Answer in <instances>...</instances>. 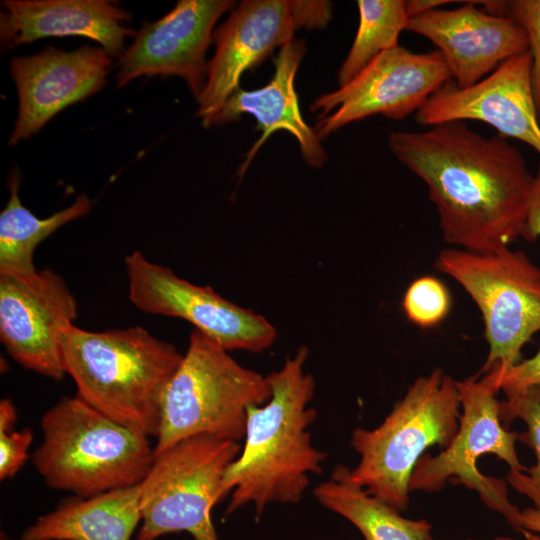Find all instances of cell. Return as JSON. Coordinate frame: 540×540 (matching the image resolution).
Masks as SVG:
<instances>
[{
  "mask_svg": "<svg viewBox=\"0 0 540 540\" xmlns=\"http://www.w3.org/2000/svg\"><path fill=\"white\" fill-rule=\"evenodd\" d=\"M480 380L495 392L540 384V347L532 357L520 360L503 372L485 374Z\"/></svg>",
  "mask_w": 540,
  "mask_h": 540,
  "instance_id": "cell-28",
  "label": "cell"
},
{
  "mask_svg": "<svg viewBox=\"0 0 540 540\" xmlns=\"http://www.w3.org/2000/svg\"><path fill=\"white\" fill-rule=\"evenodd\" d=\"M129 299L149 314L181 318L225 350L262 352L276 336L263 316L223 298L209 286H198L171 269L134 251L124 260Z\"/></svg>",
  "mask_w": 540,
  "mask_h": 540,
  "instance_id": "cell-12",
  "label": "cell"
},
{
  "mask_svg": "<svg viewBox=\"0 0 540 540\" xmlns=\"http://www.w3.org/2000/svg\"><path fill=\"white\" fill-rule=\"evenodd\" d=\"M455 280L481 312L489 353L479 374L507 370L540 331V268L524 251L506 247L471 252L448 247L434 262Z\"/></svg>",
  "mask_w": 540,
  "mask_h": 540,
  "instance_id": "cell-7",
  "label": "cell"
},
{
  "mask_svg": "<svg viewBox=\"0 0 540 540\" xmlns=\"http://www.w3.org/2000/svg\"><path fill=\"white\" fill-rule=\"evenodd\" d=\"M538 237H540V163L534 175L522 234V238L527 241H534Z\"/></svg>",
  "mask_w": 540,
  "mask_h": 540,
  "instance_id": "cell-29",
  "label": "cell"
},
{
  "mask_svg": "<svg viewBox=\"0 0 540 540\" xmlns=\"http://www.w3.org/2000/svg\"><path fill=\"white\" fill-rule=\"evenodd\" d=\"M308 354L301 346L267 375L270 399L248 407L244 446L221 485V500L231 493L226 515L249 504L257 517L270 504H296L308 488L309 475L322 473L327 454L313 446L308 430L317 417L309 406L315 381L304 370Z\"/></svg>",
  "mask_w": 540,
  "mask_h": 540,
  "instance_id": "cell-2",
  "label": "cell"
},
{
  "mask_svg": "<svg viewBox=\"0 0 540 540\" xmlns=\"http://www.w3.org/2000/svg\"><path fill=\"white\" fill-rule=\"evenodd\" d=\"M504 393L506 399L498 401L501 423L507 428L515 419L523 420L527 432L519 433L518 440L529 445L536 455L534 466L521 472L509 470L505 480L540 510V384Z\"/></svg>",
  "mask_w": 540,
  "mask_h": 540,
  "instance_id": "cell-24",
  "label": "cell"
},
{
  "mask_svg": "<svg viewBox=\"0 0 540 540\" xmlns=\"http://www.w3.org/2000/svg\"><path fill=\"white\" fill-rule=\"evenodd\" d=\"M451 74L439 50L413 52L397 46L373 59L355 78L312 104L320 111L314 131L320 140L345 125L380 114L402 120L414 114Z\"/></svg>",
  "mask_w": 540,
  "mask_h": 540,
  "instance_id": "cell-11",
  "label": "cell"
},
{
  "mask_svg": "<svg viewBox=\"0 0 540 540\" xmlns=\"http://www.w3.org/2000/svg\"><path fill=\"white\" fill-rule=\"evenodd\" d=\"M1 540H9L5 533H1Z\"/></svg>",
  "mask_w": 540,
  "mask_h": 540,
  "instance_id": "cell-35",
  "label": "cell"
},
{
  "mask_svg": "<svg viewBox=\"0 0 540 540\" xmlns=\"http://www.w3.org/2000/svg\"><path fill=\"white\" fill-rule=\"evenodd\" d=\"M505 16L512 18L526 33L532 57V85L540 121V0L506 1Z\"/></svg>",
  "mask_w": 540,
  "mask_h": 540,
  "instance_id": "cell-26",
  "label": "cell"
},
{
  "mask_svg": "<svg viewBox=\"0 0 540 540\" xmlns=\"http://www.w3.org/2000/svg\"><path fill=\"white\" fill-rule=\"evenodd\" d=\"M33 440L30 428L0 429V480L14 477L24 466Z\"/></svg>",
  "mask_w": 540,
  "mask_h": 540,
  "instance_id": "cell-27",
  "label": "cell"
},
{
  "mask_svg": "<svg viewBox=\"0 0 540 540\" xmlns=\"http://www.w3.org/2000/svg\"><path fill=\"white\" fill-rule=\"evenodd\" d=\"M42 441L32 460L47 486L92 497L139 485L154 458L149 436L64 396L40 422Z\"/></svg>",
  "mask_w": 540,
  "mask_h": 540,
  "instance_id": "cell-4",
  "label": "cell"
},
{
  "mask_svg": "<svg viewBox=\"0 0 540 540\" xmlns=\"http://www.w3.org/2000/svg\"><path fill=\"white\" fill-rule=\"evenodd\" d=\"M348 470L338 465L328 480L313 489L314 497L323 507L352 523L365 540H435L427 520L403 517L352 483Z\"/></svg>",
  "mask_w": 540,
  "mask_h": 540,
  "instance_id": "cell-21",
  "label": "cell"
},
{
  "mask_svg": "<svg viewBox=\"0 0 540 540\" xmlns=\"http://www.w3.org/2000/svg\"><path fill=\"white\" fill-rule=\"evenodd\" d=\"M17 420V411L10 398L0 401V429H12Z\"/></svg>",
  "mask_w": 540,
  "mask_h": 540,
  "instance_id": "cell-31",
  "label": "cell"
},
{
  "mask_svg": "<svg viewBox=\"0 0 540 540\" xmlns=\"http://www.w3.org/2000/svg\"><path fill=\"white\" fill-rule=\"evenodd\" d=\"M270 397L266 376L240 365L195 329L163 394L154 454L201 434L239 442L248 407L265 404Z\"/></svg>",
  "mask_w": 540,
  "mask_h": 540,
  "instance_id": "cell-6",
  "label": "cell"
},
{
  "mask_svg": "<svg viewBox=\"0 0 540 540\" xmlns=\"http://www.w3.org/2000/svg\"><path fill=\"white\" fill-rule=\"evenodd\" d=\"M111 65V56L102 47L90 46L74 51L47 47L11 58L19 106L9 144L30 138L58 112L101 90Z\"/></svg>",
  "mask_w": 540,
  "mask_h": 540,
  "instance_id": "cell-16",
  "label": "cell"
},
{
  "mask_svg": "<svg viewBox=\"0 0 540 540\" xmlns=\"http://www.w3.org/2000/svg\"><path fill=\"white\" fill-rule=\"evenodd\" d=\"M20 173L8 179L9 200L0 213V274L31 275L37 272L33 262L36 247L63 225L86 215L91 200L78 195L74 202L41 219L25 208L19 197Z\"/></svg>",
  "mask_w": 540,
  "mask_h": 540,
  "instance_id": "cell-22",
  "label": "cell"
},
{
  "mask_svg": "<svg viewBox=\"0 0 540 540\" xmlns=\"http://www.w3.org/2000/svg\"><path fill=\"white\" fill-rule=\"evenodd\" d=\"M460 407L456 380L440 368L417 378L379 426L352 432L350 444L360 461L348 470L350 481L405 511L416 464L426 449L450 444L459 428Z\"/></svg>",
  "mask_w": 540,
  "mask_h": 540,
  "instance_id": "cell-5",
  "label": "cell"
},
{
  "mask_svg": "<svg viewBox=\"0 0 540 540\" xmlns=\"http://www.w3.org/2000/svg\"><path fill=\"white\" fill-rule=\"evenodd\" d=\"M141 522L139 485L70 496L27 527L20 540H130Z\"/></svg>",
  "mask_w": 540,
  "mask_h": 540,
  "instance_id": "cell-20",
  "label": "cell"
},
{
  "mask_svg": "<svg viewBox=\"0 0 540 540\" xmlns=\"http://www.w3.org/2000/svg\"><path fill=\"white\" fill-rule=\"evenodd\" d=\"M436 9L408 19L407 28L436 45L453 82L471 86L509 58L529 51L525 31L510 17L491 14L475 3Z\"/></svg>",
  "mask_w": 540,
  "mask_h": 540,
  "instance_id": "cell-17",
  "label": "cell"
},
{
  "mask_svg": "<svg viewBox=\"0 0 540 540\" xmlns=\"http://www.w3.org/2000/svg\"><path fill=\"white\" fill-rule=\"evenodd\" d=\"M235 5L231 0H180L161 19L144 23L119 58L117 86L147 75L183 78L196 99L202 93L218 19Z\"/></svg>",
  "mask_w": 540,
  "mask_h": 540,
  "instance_id": "cell-15",
  "label": "cell"
},
{
  "mask_svg": "<svg viewBox=\"0 0 540 540\" xmlns=\"http://www.w3.org/2000/svg\"><path fill=\"white\" fill-rule=\"evenodd\" d=\"M359 26L353 44L338 72L341 86L355 78L373 59L393 49L406 30L404 0H359Z\"/></svg>",
  "mask_w": 540,
  "mask_h": 540,
  "instance_id": "cell-23",
  "label": "cell"
},
{
  "mask_svg": "<svg viewBox=\"0 0 540 540\" xmlns=\"http://www.w3.org/2000/svg\"><path fill=\"white\" fill-rule=\"evenodd\" d=\"M239 442L201 434L156 454L139 484L141 525L136 540L187 532L194 540H219L211 512Z\"/></svg>",
  "mask_w": 540,
  "mask_h": 540,
  "instance_id": "cell-8",
  "label": "cell"
},
{
  "mask_svg": "<svg viewBox=\"0 0 540 540\" xmlns=\"http://www.w3.org/2000/svg\"><path fill=\"white\" fill-rule=\"evenodd\" d=\"M469 540H474V539H469ZM491 540H516V539L510 538V537H496Z\"/></svg>",
  "mask_w": 540,
  "mask_h": 540,
  "instance_id": "cell-34",
  "label": "cell"
},
{
  "mask_svg": "<svg viewBox=\"0 0 540 540\" xmlns=\"http://www.w3.org/2000/svg\"><path fill=\"white\" fill-rule=\"evenodd\" d=\"M456 385L462 407L458 431L439 454H424L419 459L409 489L431 493L441 490L447 481L463 484L476 491L484 504L500 513L516 532L522 533V511L508 499L506 480L486 476L477 467L481 456L493 454L503 460L510 471H524L526 468L515 448L519 433L503 426L497 392L477 376L456 381Z\"/></svg>",
  "mask_w": 540,
  "mask_h": 540,
  "instance_id": "cell-9",
  "label": "cell"
},
{
  "mask_svg": "<svg viewBox=\"0 0 540 540\" xmlns=\"http://www.w3.org/2000/svg\"><path fill=\"white\" fill-rule=\"evenodd\" d=\"M63 362L76 396L110 419L156 437L164 391L183 354L141 326L102 332L72 325Z\"/></svg>",
  "mask_w": 540,
  "mask_h": 540,
  "instance_id": "cell-3",
  "label": "cell"
},
{
  "mask_svg": "<svg viewBox=\"0 0 540 540\" xmlns=\"http://www.w3.org/2000/svg\"><path fill=\"white\" fill-rule=\"evenodd\" d=\"M521 521L523 529L540 535V510L534 507L524 509Z\"/></svg>",
  "mask_w": 540,
  "mask_h": 540,
  "instance_id": "cell-32",
  "label": "cell"
},
{
  "mask_svg": "<svg viewBox=\"0 0 540 540\" xmlns=\"http://www.w3.org/2000/svg\"><path fill=\"white\" fill-rule=\"evenodd\" d=\"M388 145L426 184L450 247L490 252L522 238L534 175L507 138L453 121L392 131Z\"/></svg>",
  "mask_w": 540,
  "mask_h": 540,
  "instance_id": "cell-1",
  "label": "cell"
},
{
  "mask_svg": "<svg viewBox=\"0 0 540 540\" xmlns=\"http://www.w3.org/2000/svg\"><path fill=\"white\" fill-rule=\"evenodd\" d=\"M524 540H540V535L529 530H523Z\"/></svg>",
  "mask_w": 540,
  "mask_h": 540,
  "instance_id": "cell-33",
  "label": "cell"
},
{
  "mask_svg": "<svg viewBox=\"0 0 540 540\" xmlns=\"http://www.w3.org/2000/svg\"><path fill=\"white\" fill-rule=\"evenodd\" d=\"M304 53L305 45L301 41L292 40L282 46L274 60L271 80L259 89L239 88L214 117L211 126L235 121L242 114H250L257 121L262 134L247 153L239 170L241 176L263 143L277 130H285L295 137L309 166L321 167L327 161L321 140L302 117L295 91V77Z\"/></svg>",
  "mask_w": 540,
  "mask_h": 540,
  "instance_id": "cell-19",
  "label": "cell"
},
{
  "mask_svg": "<svg viewBox=\"0 0 540 540\" xmlns=\"http://www.w3.org/2000/svg\"><path fill=\"white\" fill-rule=\"evenodd\" d=\"M529 51L513 56L477 83L461 88L447 81L415 113L419 125L479 121L498 135L517 139L540 156V121L532 85Z\"/></svg>",
  "mask_w": 540,
  "mask_h": 540,
  "instance_id": "cell-14",
  "label": "cell"
},
{
  "mask_svg": "<svg viewBox=\"0 0 540 540\" xmlns=\"http://www.w3.org/2000/svg\"><path fill=\"white\" fill-rule=\"evenodd\" d=\"M451 304L448 288L433 276L415 279L408 286L402 300L408 320L421 328L439 325L448 316Z\"/></svg>",
  "mask_w": 540,
  "mask_h": 540,
  "instance_id": "cell-25",
  "label": "cell"
},
{
  "mask_svg": "<svg viewBox=\"0 0 540 540\" xmlns=\"http://www.w3.org/2000/svg\"><path fill=\"white\" fill-rule=\"evenodd\" d=\"M454 3L449 0H408L405 1V9L409 18L415 17L436 9L445 4Z\"/></svg>",
  "mask_w": 540,
  "mask_h": 540,
  "instance_id": "cell-30",
  "label": "cell"
},
{
  "mask_svg": "<svg viewBox=\"0 0 540 540\" xmlns=\"http://www.w3.org/2000/svg\"><path fill=\"white\" fill-rule=\"evenodd\" d=\"M329 1L246 0L213 33L216 51L197 99V116L211 126L227 99L239 89L244 72L291 42L301 29L324 28L332 16Z\"/></svg>",
  "mask_w": 540,
  "mask_h": 540,
  "instance_id": "cell-10",
  "label": "cell"
},
{
  "mask_svg": "<svg viewBox=\"0 0 540 540\" xmlns=\"http://www.w3.org/2000/svg\"><path fill=\"white\" fill-rule=\"evenodd\" d=\"M77 314L74 295L54 271L0 274V339L22 367L63 379V336Z\"/></svg>",
  "mask_w": 540,
  "mask_h": 540,
  "instance_id": "cell-13",
  "label": "cell"
},
{
  "mask_svg": "<svg viewBox=\"0 0 540 540\" xmlns=\"http://www.w3.org/2000/svg\"><path fill=\"white\" fill-rule=\"evenodd\" d=\"M0 40L4 49L44 37L82 36L95 40L111 57H121L126 38L136 36L124 25L123 9L104 0H4Z\"/></svg>",
  "mask_w": 540,
  "mask_h": 540,
  "instance_id": "cell-18",
  "label": "cell"
}]
</instances>
